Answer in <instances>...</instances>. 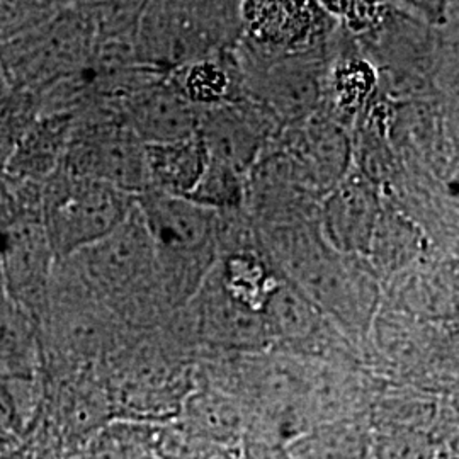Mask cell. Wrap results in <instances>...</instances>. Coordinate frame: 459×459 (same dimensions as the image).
Instances as JSON below:
<instances>
[{
	"instance_id": "1",
	"label": "cell",
	"mask_w": 459,
	"mask_h": 459,
	"mask_svg": "<svg viewBox=\"0 0 459 459\" xmlns=\"http://www.w3.org/2000/svg\"><path fill=\"white\" fill-rule=\"evenodd\" d=\"M242 38L240 0H150L134 31L142 65L169 74L231 51Z\"/></svg>"
},
{
	"instance_id": "2",
	"label": "cell",
	"mask_w": 459,
	"mask_h": 459,
	"mask_svg": "<svg viewBox=\"0 0 459 459\" xmlns=\"http://www.w3.org/2000/svg\"><path fill=\"white\" fill-rule=\"evenodd\" d=\"M134 199L157 254L167 303L191 299L218 261L216 212L153 187Z\"/></svg>"
},
{
	"instance_id": "3",
	"label": "cell",
	"mask_w": 459,
	"mask_h": 459,
	"mask_svg": "<svg viewBox=\"0 0 459 459\" xmlns=\"http://www.w3.org/2000/svg\"><path fill=\"white\" fill-rule=\"evenodd\" d=\"M134 197L64 167L39 184V214L56 263L115 231L132 213Z\"/></svg>"
},
{
	"instance_id": "4",
	"label": "cell",
	"mask_w": 459,
	"mask_h": 459,
	"mask_svg": "<svg viewBox=\"0 0 459 459\" xmlns=\"http://www.w3.org/2000/svg\"><path fill=\"white\" fill-rule=\"evenodd\" d=\"M62 167L72 174L111 184L133 196L150 187L147 145L115 108L106 104L74 113Z\"/></svg>"
},
{
	"instance_id": "5",
	"label": "cell",
	"mask_w": 459,
	"mask_h": 459,
	"mask_svg": "<svg viewBox=\"0 0 459 459\" xmlns=\"http://www.w3.org/2000/svg\"><path fill=\"white\" fill-rule=\"evenodd\" d=\"M240 64L259 65L284 56L327 48L339 22L318 0H240Z\"/></svg>"
},
{
	"instance_id": "6",
	"label": "cell",
	"mask_w": 459,
	"mask_h": 459,
	"mask_svg": "<svg viewBox=\"0 0 459 459\" xmlns=\"http://www.w3.org/2000/svg\"><path fill=\"white\" fill-rule=\"evenodd\" d=\"M0 187V265L9 293L38 312L45 308L51 269L56 263L39 214V191Z\"/></svg>"
},
{
	"instance_id": "7",
	"label": "cell",
	"mask_w": 459,
	"mask_h": 459,
	"mask_svg": "<svg viewBox=\"0 0 459 459\" xmlns=\"http://www.w3.org/2000/svg\"><path fill=\"white\" fill-rule=\"evenodd\" d=\"M72 259L81 264L85 284L106 299L125 303L157 291L165 298L157 254L136 199L132 213L115 231Z\"/></svg>"
},
{
	"instance_id": "8",
	"label": "cell",
	"mask_w": 459,
	"mask_h": 459,
	"mask_svg": "<svg viewBox=\"0 0 459 459\" xmlns=\"http://www.w3.org/2000/svg\"><path fill=\"white\" fill-rule=\"evenodd\" d=\"M98 43V28L89 13H66L45 33L19 41L0 55L5 82L33 92L55 87L83 72Z\"/></svg>"
},
{
	"instance_id": "9",
	"label": "cell",
	"mask_w": 459,
	"mask_h": 459,
	"mask_svg": "<svg viewBox=\"0 0 459 459\" xmlns=\"http://www.w3.org/2000/svg\"><path fill=\"white\" fill-rule=\"evenodd\" d=\"M328 62L330 43L327 48L284 56L259 65L238 62L244 74L246 98L259 104L267 115L274 117L281 130H284L322 109Z\"/></svg>"
},
{
	"instance_id": "10",
	"label": "cell",
	"mask_w": 459,
	"mask_h": 459,
	"mask_svg": "<svg viewBox=\"0 0 459 459\" xmlns=\"http://www.w3.org/2000/svg\"><path fill=\"white\" fill-rule=\"evenodd\" d=\"M281 126L248 98L199 108L197 136L206 155L248 174L252 165L281 134Z\"/></svg>"
},
{
	"instance_id": "11",
	"label": "cell",
	"mask_w": 459,
	"mask_h": 459,
	"mask_svg": "<svg viewBox=\"0 0 459 459\" xmlns=\"http://www.w3.org/2000/svg\"><path fill=\"white\" fill-rule=\"evenodd\" d=\"M381 210V189L352 167L344 179L320 199L316 220L333 250L366 259Z\"/></svg>"
},
{
	"instance_id": "12",
	"label": "cell",
	"mask_w": 459,
	"mask_h": 459,
	"mask_svg": "<svg viewBox=\"0 0 459 459\" xmlns=\"http://www.w3.org/2000/svg\"><path fill=\"white\" fill-rule=\"evenodd\" d=\"M295 157L324 197L352 170V134L325 109L284 128L274 142Z\"/></svg>"
},
{
	"instance_id": "13",
	"label": "cell",
	"mask_w": 459,
	"mask_h": 459,
	"mask_svg": "<svg viewBox=\"0 0 459 459\" xmlns=\"http://www.w3.org/2000/svg\"><path fill=\"white\" fill-rule=\"evenodd\" d=\"M116 111L145 143L178 142L197 133L199 108L160 74L121 99Z\"/></svg>"
},
{
	"instance_id": "14",
	"label": "cell",
	"mask_w": 459,
	"mask_h": 459,
	"mask_svg": "<svg viewBox=\"0 0 459 459\" xmlns=\"http://www.w3.org/2000/svg\"><path fill=\"white\" fill-rule=\"evenodd\" d=\"M379 89L377 65L362 53L356 36L342 26L332 36L322 109L352 130L356 117Z\"/></svg>"
},
{
	"instance_id": "15",
	"label": "cell",
	"mask_w": 459,
	"mask_h": 459,
	"mask_svg": "<svg viewBox=\"0 0 459 459\" xmlns=\"http://www.w3.org/2000/svg\"><path fill=\"white\" fill-rule=\"evenodd\" d=\"M195 301L197 332L208 342L233 349H255L271 341L263 315L237 303L223 290L216 263L201 282Z\"/></svg>"
},
{
	"instance_id": "16",
	"label": "cell",
	"mask_w": 459,
	"mask_h": 459,
	"mask_svg": "<svg viewBox=\"0 0 459 459\" xmlns=\"http://www.w3.org/2000/svg\"><path fill=\"white\" fill-rule=\"evenodd\" d=\"M72 123L74 113L68 111L34 117L5 162L4 169L9 178L39 186L53 176L64 164Z\"/></svg>"
},
{
	"instance_id": "17",
	"label": "cell",
	"mask_w": 459,
	"mask_h": 459,
	"mask_svg": "<svg viewBox=\"0 0 459 459\" xmlns=\"http://www.w3.org/2000/svg\"><path fill=\"white\" fill-rule=\"evenodd\" d=\"M426 252V230L383 196V210L366 257L377 276H396L419 263Z\"/></svg>"
},
{
	"instance_id": "18",
	"label": "cell",
	"mask_w": 459,
	"mask_h": 459,
	"mask_svg": "<svg viewBox=\"0 0 459 459\" xmlns=\"http://www.w3.org/2000/svg\"><path fill=\"white\" fill-rule=\"evenodd\" d=\"M167 79L196 108L246 98L244 74L233 49L178 66L167 74Z\"/></svg>"
},
{
	"instance_id": "19",
	"label": "cell",
	"mask_w": 459,
	"mask_h": 459,
	"mask_svg": "<svg viewBox=\"0 0 459 459\" xmlns=\"http://www.w3.org/2000/svg\"><path fill=\"white\" fill-rule=\"evenodd\" d=\"M216 271L223 290L237 303L261 315L282 278L261 247L221 254L216 261Z\"/></svg>"
},
{
	"instance_id": "20",
	"label": "cell",
	"mask_w": 459,
	"mask_h": 459,
	"mask_svg": "<svg viewBox=\"0 0 459 459\" xmlns=\"http://www.w3.org/2000/svg\"><path fill=\"white\" fill-rule=\"evenodd\" d=\"M206 160V148L197 134L178 142L147 145L150 187L174 196H189Z\"/></svg>"
},
{
	"instance_id": "21",
	"label": "cell",
	"mask_w": 459,
	"mask_h": 459,
	"mask_svg": "<svg viewBox=\"0 0 459 459\" xmlns=\"http://www.w3.org/2000/svg\"><path fill=\"white\" fill-rule=\"evenodd\" d=\"M324 316L325 313L313 303L312 298L286 278H281L263 310L269 337L291 342L307 341L318 333Z\"/></svg>"
},
{
	"instance_id": "22",
	"label": "cell",
	"mask_w": 459,
	"mask_h": 459,
	"mask_svg": "<svg viewBox=\"0 0 459 459\" xmlns=\"http://www.w3.org/2000/svg\"><path fill=\"white\" fill-rule=\"evenodd\" d=\"M186 197L213 212L242 210L246 208L247 174L208 157L199 181Z\"/></svg>"
},
{
	"instance_id": "23",
	"label": "cell",
	"mask_w": 459,
	"mask_h": 459,
	"mask_svg": "<svg viewBox=\"0 0 459 459\" xmlns=\"http://www.w3.org/2000/svg\"><path fill=\"white\" fill-rule=\"evenodd\" d=\"M186 411L191 432L206 439L225 441L238 427V415L223 396L193 394L186 403Z\"/></svg>"
},
{
	"instance_id": "24",
	"label": "cell",
	"mask_w": 459,
	"mask_h": 459,
	"mask_svg": "<svg viewBox=\"0 0 459 459\" xmlns=\"http://www.w3.org/2000/svg\"><path fill=\"white\" fill-rule=\"evenodd\" d=\"M79 459H159L147 434L136 427H109L98 432Z\"/></svg>"
},
{
	"instance_id": "25",
	"label": "cell",
	"mask_w": 459,
	"mask_h": 459,
	"mask_svg": "<svg viewBox=\"0 0 459 459\" xmlns=\"http://www.w3.org/2000/svg\"><path fill=\"white\" fill-rule=\"evenodd\" d=\"M318 4L347 33L362 36L381 24L394 0H318Z\"/></svg>"
},
{
	"instance_id": "26",
	"label": "cell",
	"mask_w": 459,
	"mask_h": 459,
	"mask_svg": "<svg viewBox=\"0 0 459 459\" xmlns=\"http://www.w3.org/2000/svg\"><path fill=\"white\" fill-rule=\"evenodd\" d=\"M373 459H432V444L420 429L385 426L373 446Z\"/></svg>"
},
{
	"instance_id": "27",
	"label": "cell",
	"mask_w": 459,
	"mask_h": 459,
	"mask_svg": "<svg viewBox=\"0 0 459 459\" xmlns=\"http://www.w3.org/2000/svg\"><path fill=\"white\" fill-rule=\"evenodd\" d=\"M394 5L434 28H446L456 22L458 0H394Z\"/></svg>"
},
{
	"instance_id": "28",
	"label": "cell",
	"mask_w": 459,
	"mask_h": 459,
	"mask_svg": "<svg viewBox=\"0 0 459 459\" xmlns=\"http://www.w3.org/2000/svg\"><path fill=\"white\" fill-rule=\"evenodd\" d=\"M206 459H230V458H227V456H210V458H206Z\"/></svg>"
}]
</instances>
